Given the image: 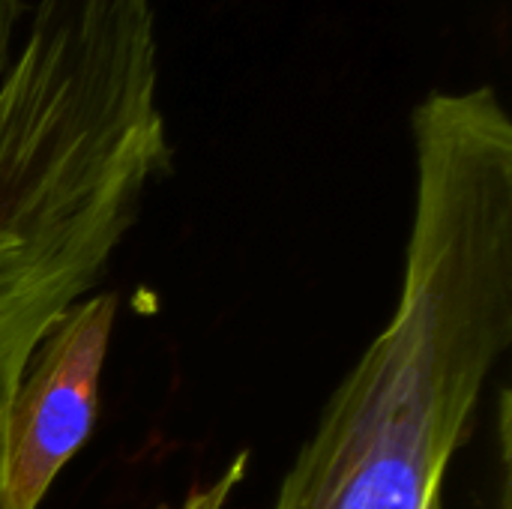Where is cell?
<instances>
[{
  "label": "cell",
  "instance_id": "1",
  "mask_svg": "<svg viewBox=\"0 0 512 509\" xmlns=\"http://www.w3.org/2000/svg\"><path fill=\"white\" fill-rule=\"evenodd\" d=\"M399 303L321 411L273 509H444V480L512 348V120L492 84L411 111Z\"/></svg>",
  "mask_w": 512,
  "mask_h": 509
},
{
  "label": "cell",
  "instance_id": "2",
  "mask_svg": "<svg viewBox=\"0 0 512 509\" xmlns=\"http://www.w3.org/2000/svg\"><path fill=\"white\" fill-rule=\"evenodd\" d=\"M168 171L153 3L36 0L0 78V453L33 348L105 279Z\"/></svg>",
  "mask_w": 512,
  "mask_h": 509
},
{
  "label": "cell",
  "instance_id": "3",
  "mask_svg": "<svg viewBox=\"0 0 512 509\" xmlns=\"http://www.w3.org/2000/svg\"><path fill=\"white\" fill-rule=\"evenodd\" d=\"M117 297L96 291L72 303L33 348L3 429L0 483L9 509H39L63 468L90 441Z\"/></svg>",
  "mask_w": 512,
  "mask_h": 509
},
{
  "label": "cell",
  "instance_id": "4",
  "mask_svg": "<svg viewBox=\"0 0 512 509\" xmlns=\"http://www.w3.org/2000/svg\"><path fill=\"white\" fill-rule=\"evenodd\" d=\"M30 12L27 0H0V78L6 75L18 42H21V21Z\"/></svg>",
  "mask_w": 512,
  "mask_h": 509
}]
</instances>
